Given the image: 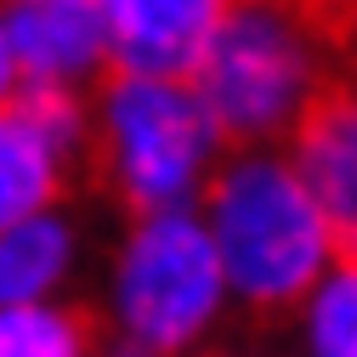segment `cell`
I'll list each match as a JSON object with an SVG mask.
<instances>
[{
  "instance_id": "obj_1",
  "label": "cell",
  "mask_w": 357,
  "mask_h": 357,
  "mask_svg": "<svg viewBox=\"0 0 357 357\" xmlns=\"http://www.w3.org/2000/svg\"><path fill=\"white\" fill-rule=\"evenodd\" d=\"M204 233L221 261L227 301L255 318H289L335 261V238L324 227L312 193L284 153L250 148L227 153L204 182Z\"/></svg>"
},
{
  "instance_id": "obj_2",
  "label": "cell",
  "mask_w": 357,
  "mask_h": 357,
  "mask_svg": "<svg viewBox=\"0 0 357 357\" xmlns=\"http://www.w3.org/2000/svg\"><path fill=\"white\" fill-rule=\"evenodd\" d=\"M324 79H329V46L318 12L227 6L188 85L204 102L221 148L233 142L238 153H250L289 137Z\"/></svg>"
},
{
  "instance_id": "obj_3",
  "label": "cell",
  "mask_w": 357,
  "mask_h": 357,
  "mask_svg": "<svg viewBox=\"0 0 357 357\" xmlns=\"http://www.w3.org/2000/svg\"><path fill=\"white\" fill-rule=\"evenodd\" d=\"M91 165L97 182L130 210V221L159 210H193L221 165V137L193 85L108 74L97 85L91 114Z\"/></svg>"
},
{
  "instance_id": "obj_4",
  "label": "cell",
  "mask_w": 357,
  "mask_h": 357,
  "mask_svg": "<svg viewBox=\"0 0 357 357\" xmlns=\"http://www.w3.org/2000/svg\"><path fill=\"white\" fill-rule=\"evenodd\" d=\"M108 295L119 340L137 357H193V346L233 306L199 210H159L130 221Z\"/></svg>"
},
{
  "instance_id": "obj_5",
  "label": "cell",
  "mask_w": 357,
  "mask_h": 357,
  "mask_svg": "<svg viewBox=\"0 0 357 357\" xmlns=\"http://www.w3.org/2000/svg\"><path fill=\"white\" fill-rule=\"evenodd\" d=\"M301 188L335 238V261H357V74H329L289 130Z\"/></svg>"
},
{
  "instance_id": "obj_6",
  "label": "cell",
  "mask_w": 357,
  "mask_h": 357,
  "mask_svg": "<svg viewBox=\"0 0 357 357\" xmlns=\"http://www.w3.org/2000/svg\"><path fill=\"white\" fill-rule=\"evenodd\" d=\"M221 0H108V74L188 85L221 23Z\"/></svg>"
},
{
  "instance_id": "obj_7",
  "label": "cell",
  "mask_w": 357,
  "mask_h": 357,
  "mask_svg": "<svg viewBox=\"0 0 357 357\" xmlns=\"http://www.w3.org/2000/svg\"><path fill=\"white\" fill-rule=\"evenodd\" d=\"M0 29L23 85L79 91L97 68H108V23L97 0H23L0 12Z\"/></svg>"
},
{
  "instance_id": "obj_8",
  "label": "cell",
  "mask_w": 357,
  "mask_h": 357,
  "mask_svg": "<svg viewBox=\"0 0 357 357\" xmlns=\"http://www.w3.org/2000/svg\"><path fill=\"white\" fill-rule=\"evenodd\" d=\"M79 255V233L63 210L29 215L0 233V306H40L52 301Z\"/></svg>"
},
{
  "instance_id": "obj_9",
  "label": "cell",
  "mask_w": 357,
  "mask_h": 357,
  "mask_svg": "<svg viewBox=\"0 0 357 357\" xmlns=\"http://www.w3.org/2000/svg\"><path fill=\"white\" fill-rule=\"evenodd\" d=\"M68 182H74V165L52 142H40L12 108H0V233L29 215L57 210Z\"/></svg>"
},
{
  "instance_id": "obj_10",
  "label": "cell",
  "mask_w": 357,
  "mask_h": 357,
  "mask_svg": "<svg viewBox=\"0 0 357 357\" xmlns=\"http://www.w3.org/2000/svg\"><path fill=\"white\" fill-rule=\"evenodd\" d=\"M0 357H97V318L63 301L0 306Z\"/></svg>"
},
{
  "instance_id": "obj_11",
  "label": "cell",
  "mask_w": 357,
  "mask_h": 357,
  "mask_svg": "<svg viewBox=\"0 0 357 357\" xmlns=\"http://www.w3.org/2000/svg\"><path fill=\"white\" fill-rule=\"evenodd\" d=\"M312 357H357V261H329V273L301 301Z\"/></svg>"
},
{
  "instance_id": "obj_12",
  "label": "cell",
  "mask_w": 357,
  "mask_h": 357,
  "mask_svg": "<svg viewBox=\"0 0 357 357\" xmlns=\"http://www.w3.org/2000/svg\"><path fill=\"white\" fill-rule=\"evenodd\" d=\"M17 91H23V79H17V63H12V46H6V29H0V108H12Z\"/></svg>"
},
{
  "instance_id": "obj_13",
  "label": "cell",
  "mask_w": 357,
  "mask_h": 357,
  "mask_svg": "<svg viewBox=\"0 0 357 357\" xmlns=\"http://www.w3.org/2000/svg\"><path fill=\"white\" fill-rule=\"evenodd\" d=\"M130 357H137V351H130Z\"/></svg>"
}]
</instances>
